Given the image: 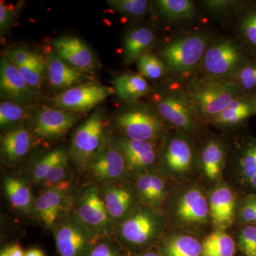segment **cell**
Listing matches in <instances>:
<instances>
[{
    "label": "cell",
    "mask_w": 256,
    "mask_h": 256,
    "mask_svg": "<svg viewBox=\"0 0 256 256\" xmlns=\"http://www.w3.org/2000/svg\"><path fill=\"white\" fill-rule=\"evenodd\" d=\"M238 92L235 82L222 79L203 80L194 85L192 98L203 116L214 118L238 98Z\"/></svg>",
    "instance_id": "1"
},
{
    "label": "cell",
    "mask_w": 256,
    "mask_h": 256,
    "mask_svg": "<svg viewBox=\"0 0 256 256\" xmlns=\"http://www.w3.org/2000/svg\"><path fill=\"white\" fill-rule=\"evenodd\" d=\"M104 132V121L100 112L97 111L80 124L72 138V158L79 166L90 164L98 152Z\"/></svg>",
    "instance_id": "2"
},
{
    "label": "cell",
    "mask_w": 256,
    "mask_h": 256,
    "mask_svg": "<svg viewBox=\"0 0 256 256\" xmlns=\"http://www.w3.org/2000/svg\"><path fill=\"white\" fill-rule=\"evenodd\" d=\"M207 40L202 34H192L170 43L164 47L163 58L175 72L192 70L204 56Z\"/></svg>",
    "instance_id": "3"
},
{
    "label": "cell",
    "mask_w": 256,
    "mask_h": 256,
    "mask_svg": "<svg viewBox=\"0 0 256 256\" xmlns=\"http://www.w3.org/2000/svg\"><path fill=\"white\" fill-rule=\"evenodd\" d=\"M84 226L69 220L56 228V246L60 256H88L96 245V236Z\"/></svg>",
    "instance_id": "4"
},
{
    "label": "cell",
    "mask_w": 256,
    "mask_h": 256,
    "mask_svg": "<svg viewBox=\"0 0 256 256\" xmlns=\"http://www.w3.org/2000/svg\"><path fill=\"white\" fill-rule=\"evenodd\" d=\"M114 92V88L99 84H84L67 89L54 98V105L64 110L87 111Z\"/></svg>",
    "instance_id": "5"
},
{
    "label": "cell",
    "mask_w": 256,
    "mask_h": 256,
    "mask_svg": "<svg viewBox=\"0 0 256 256\" xmlns=\"http://www.w3.org/2000/svg\"><path fill=\"white\" fill-rule=\"evenodd\" d=\"M120 128L132 140L149 142L159 134L160 119L146 109H133L122 112L117 118Z\"/></svg>",
    "instance_id": "6"
},
{
    "label": "cell",
    "mask_w": 256,
    "mask_h": 256,
    "mask_svg": "<svg viewBox=\"0 0 256 256\" xmlns=\"http://www.w3.org/2000/svg\"><path fill=\"white\" fill-rule=\"evenodd\" d=\"M240 60L238 47L232 42L224 40L214 44L206 50L204 56V66L210 75L222 77L234 72Z\"/></svg>",
    "instance_id": "7"
},
{
    "label": "cell",
    "mask_w": 256,
    "mask_h": 256,
    "mask_svg": "<svg viewBox=\"0 0 256 256\" xmlns=\"http://www.w3.org/2000/svg\"><path fill=\"white\" fill-rule=\"evenodd\" d=\"M76 118L69 112L55 108L43 109L37 114L34 132L38 137L54 139L62 137L73 127Z\"/></svg>",
    "instance_id": "8"
},
{
    "label": "cell",
    "mask_w": 256,
    "mask_h": 256,
    "mask_svg": "<svg viewBox=\"0 0 256 256\" xmlns=\"http://www.w3.org/2000/svg\"><path fill=\"white\" fill-rule=\"evenodd\" d=\"M52 45L60 58L80 70H89L94 67L92 50L78 37L64 36L56 38Z\"/></svg>",
    "instance_id": "9"
},
{
    "label": "cell",
    "mask_w": 256,
    "mask_h": 256,
    "mask_svg": "<svg viewBox=\"0 0 256 256\" xmlns=\"http://www.w3.org/2000/svg\"><path fill=\"white\" fill-rule=\"evenodd\" d=\"M78 212L80 222L90 228L102 230L110 224V215L96 188H88L85 192L79 204Z\"/></svg>",
    "instance_id": "10"
},
{
    "label": "cell",
    "mask_w": 256,
    "mask_h": 256,
    "mask_svg": "<svg viewBox=\"0 0 256 256\" xmlns=\"http://www.w3.org/2000/svg\"><path fill=\"white\" fill-rule=\"evenodd\" d=\"M0 87L2 95L12 100L25 101L33 96L32 88L24 80L18 67L5 57L1 60Z\"/></svg>",
    "instance_id": "11"
},
{
    "label": "cell",
    "mask_w": 256,
    "mask_h": 256,
    "mask_svg": "<svg viewBox=\"0 0 256 256\" xmlns=\"http://www.w3.org/2000/svg\"><path fill=\"white\" fill-rule=\"evenodd\" d=\"M158 112L175 127L190 130L194 126V111L188 102L178 96H168L158 102Z\"/></svg>",
    "instance_id": "12"
},
{
    "label": "cell",
    "mask_w": 256,
    "mask_h": 256,
    "mask_svg": "<svg viewBox=\"0 0 256 256\" xmlns=\"http://www.w3.org/2000/svg\"><path fill=\"white\" fill-rule=\"evenodd\" d=\"M126 160L120 150L106 148L98 151L90 163L92 174L100 180H112L122 176Z\"/></svg>",
    "instance_id": "13"
},
{
    "label": "cell",
    "mask_w": 256,
    "mask_h": 256,
    "mask_svg": "<svg viewBox=\"0 0 256 256\" xmlns=\"http://www.w3.org/2000/svg\"><path fill=\"white\" fill-rule=\"evenodd\" d=\"M66 186H57L48 188L38 197L35 204V210L40 220L46 226L54 225L66 202Z\"/></svg>",
    "instance_id": "14"
},
{
    "label": "cell",
    "mask_w": 256,
    "mask_h": 256,
    "mask_svg": "<svg viewBox=\"0 0 256 256\" xmlns=\"http://www.w3.org/2000/svg\"><path fill=\"white\" fill-rule=\"evenodd\" d=\"M156 224L150 216L138 213L124 220L121 226L122 238L133 245H142L154 235Z\"/></svg>",
    "instance_id": "15"
},
{
    "label": "cell",
    "mask_w": 256,
    "mask_h": 256,
    "mask_svg": "<svg viewBox=\"0 0 256 256\" xmlns=\"http://www.w3.org/2000/svg\"><path fill=\"white\" fill-rule=\"evenodd\" d=\"M46 68L50 84L56 88H70L82 80L80 70L69 65L57 55L48 58Z\"/></svg>",
    "instance_id": "16"
},
{
    "label": "cell",
    "mask_w": 256,
    "mask_h": 256,
    "mask_svg": "<svg viewBox=\"0 0 256 256\" xmlns=\"http://www.w3.org/2000/svg\"><path fill=\"white\" fill-rule=\"evenodd\" d=\"M118 146L126 162L133 168H144L156 161V150L150 142L124 139L119 142Z\"/></svg>",
    "instance_id": "17"
},
{
    "label": "cell",
    "mask_w": 256,
    "mask_h": 256,
    "mask_svg": "<svg viewBox=\"0 0 256 256\" xmlns=\"http://www.w3.org/2000/svg\"><path fill=\"white\" fill-rule=\"evenodd\" d=\"M208 205L206 198L197 190L186 192L180 200L178 214L188 222H201L206 220Z\"/></svg>",
    "instance_id": "18"
},
{
    "label": "cell",
    "mask_w": 256,
    "mask_h": 256,
    "mask_svg": "<svg viewBox=\"0 0 256 256\" xmlns=\"http://www.w3.org/2000/svg\"><path fill=\"white\" fill-rule=\"evenodd\" d=\"M30 144L31 137L28 131L24 128H18L2 138V153L8 162H16L28 152Z\"/></svg>",
    "instance_id": "19"
},
{
    "label": "cell",
    "mask_w": 256,
    "mask_h": 256,
    "mask_svg": "<svg viewBox=\"0 0 256 256\" xmlns=\"http://www.w3.org/2000/svg\"><path fill=\"white\" fill-rule=\"evenodd\" d=\"M235 207V198L228 188H220L210 196V210L214 222L218 224L228 223L232 220Z\"/></svg>",
    "instance_id": "20"
},
{
    "label": "cell",
    "mask_w": 256,
    "mask_h": 256,
    "mask_svg": "<svg viewBox=\"0 0 256 256\" xmlns=\"http://www.w3.org/2000/svg\"><path fill=\"white\" fill-rule=\"evenodd\" d=\"M193 154L191 146L184 139L174 138L166 146L165 160L173 171H186L191 166Z\"/></svg>",
    "instance_id": "21"
},
{
    "label": "cell",
    "mask_w": 256,
    "mask_h": 256,
    "mask_svg": "<svg viewBox=\"0 0 256 256\" xmlns=\"http://www.w3.org/2000/svg\"><path fill=\"white\" fill-rule=\"evenodd\" d=\"M154 40V34L148 28H138L130 32L124 43V54L127 60L134 62L139 60L149 50Z\"/></svg>",
    "instance_id": "22"
},
{
    "label": "cell",
    "mask_w": 256,
    "mask_h": 256,
    "mask_svg": "<svg viewBox=\"0 0 256 256\" xmlns=\"http://www.w3.org/2000/svg\"><path fill=\"white\" fill-rule=\"evenodd\" d=\"M118 95L124 100H136L146 95L149 85L140 74H124L112 82Z\"/></svg>",
    "instance_id": "23"
},
{
    "label": "cell",
    "mask_w": 256,
    "mask_h": 256,
    "mask_svg": "<svg viewBox=\"0 0 256 256\" xmlns=\"http://www.w3.org/2000/svg\"><path fill=\"white\" fill-rule=\"evenodd\" d=\"M4 188L13 208L24 212L30 210L32 204V192L24 182L16 178H6Z\"/></svg>",
    "instance_id": "24"
},
{
    "label": "cell",
    "mask_w": 256,
    "mask_h": 256,
    "mask_svg": "<svg viewBox=\"0 0 256 256\" xmlns=\"http://www.w3.org/2000/svg\"><path fill=\"white\" fill-rule=\"evenodd\" d=\"M202 246L203 256H233L235 252V242L225 232L210 234Z\"/></svg>",
    "instance_id": "25"
},
{
    "label": "cell",
    "mask_w": 256,
    "mask_h": 256,
    "mask_svg": "<svg viewBox=\"0 0 256 256\" xmlns=\"http://www.w3.org/2000/svg\"><path fill=\"white\" fill-rule=\"evenodd\" d=\"M254 111V106L248 101L236 98L225 110L214 118V122L224 126H233L246 119Z\"/></svg>",
    "instance_id": "26"
},
{
    "label": "cell",
    "mask_w": 256,
    "mask_h": 256,
    "mask_svg": "<svg viewBox=\"0 0 256 256\" xmlns=\"http://www.w3.org/2000/svg\"><path fill=\"white\" fill-rule=\"evenodd\" d=\"M132 202L130 193L124 188L110 186L105 190L106 210L110 217L119 218L124 216Z\"/></svg>",
    "instance_id": "27"
},
{
    "label": "cell",
    "mask_w": 256,
    "mask_h": 256,
    "mask_svg": "<svg viewBox=\"0 0 256 256\" xmlns=\"http://www.w3.org/2000/svg\"><path fill=\"white\" fill-rule=\"evenodd\" d=\"M224 154L220 144L210 141L206 144L202 153V161L204 171L207 178L214 180L222 172Z\"/></svg>",
    "instance_id": "28"
},
{
    "label": "cell",
    "mask_w": 256,
    "mask_h": 256,
    "mask_svg": "<svg viewBox=\"0 0 256 256\" xmlns=\"http://www.w3.org/2000/svg\"><path fill=\"white\" fill-rule=\"evenodd\" d=\"M168 256H201L202 246L190 236H180L170 239L164 248Z\"/></svg>",
    "instance_id": "29"
},
{
    "label": "cell",
    "mask_w": 256,
    "mask_h": 256,
    "mask_svg": "<svg viewBox=\"0 0 256 256\" xmlns=\"http://www.w3.org/2000/svg\"><path fill=\"white\" fill-rule=\"evenodd\" d=\"M158 5L161 12L171 20L190 18L194 12V4L188 0H160Z\"/></svg>",
    "instance_id": "30"
},
{
    "label": "cell",
    "mask_w": 256,
    "mask_h": 256,
    "mask_svg": "<svg viewBox=\"0 0 256 256\" xmlns=\"http://www.w3.org/2000/svg\"><path fill=\"white\" fill-rule=\"evenodd\" d=\"M67 158L68 154L64 150H55L47 153L37 162L34 168L32 173L34 181L36 182H42L48 173L60 164V162Z\"/></svg>",
    "instance_id": "31"
},
{
    "label": "cell",
    "mask_w": 256,
    "mask_h": 256,
    "mask_svg": "<svg viewBox=\"0 0 256 256\" xmlns=\"http://www.w3.org/2000/svg\"><path fill=\"white\" fill-rule=\"evenodd\" d=\"M25 82L31 88L38 86L41 84L45 64L41 56L36 54L28 63L18 67Z\"/></svg>",
    "instance_id": "32"
},
{
    "label": "cell",
    "mask_w": 256,
    "mask_h": 256,
    "mask_svg": "<svg viewBox=\"0 0 256 256\" xmlns=\"http://www.w3.org/2000/svg\"><path fill=\"white\" fill-rule=\"evenodd\" d=\"M138 66L141 76L150 79L160 78L165 72L163 62L152 55H143L138 60Z\"/></svg>",
    "instance_id": "33"
},
{
    "label": "cell",
    "mask_w": 256,
    "mask_h": 256,
    "mask_svg": "<svg viewBox=\"0 0 256 256\" xmlns=\"http://www.w3.org/2000/svg\"><path fill=\"white\" fill-rule=\"evenodd\" d=\"M25 117L26 111L15 102L4 101L0 105V126L2 128L11 126Z\"/></svg>",
    "instance_id": "34"
},
{
    "label": "cell",
    "mask_w": 256,
    "mask_h": 256,
    "mask_svg": "<svg viewBox=\"0 0 256 256\" xmlns=\"http://www.w3.org/2000/svg\"><path fill=\"white\" fill-rule=\"evenodd\" d=\"M108 2L120 12L132 16H140L144 14L149 4L146 0H114L108 1Z\"/></svg>",
    "instance_id": "35"
},
{
    "label": "cell",
    "mask_w": 256,
    "mask_h": 256,
    "mask_svg": "<svg viewBox=\"0 0 256 256\" xmlns=\"http://www.w3.org/2000/svg\"><path fill=\"white\" fill-rule=\"evenodd\" d=\"M240 248L246 256H256V227H246L239 237Z\"/></svg>",
    "instance_id": "36"
},
{
    "label": "cell",
    "mask_w": 256,
    "mask_h": 256,
    "mask_svg": "<svg viewBox=\"0 0 256 256\" xmlns=\"http://www.w3.org/2000/svg\"><path fill=\"white\" fill-rule=\"evenodd\" d=\"M242 168L244 176L252 181L256 175V144L248 146L244 153L242 161Z\"/></svg>",
    "instance_id": "37"
},
{
    "label": "cell",
    "mask_w": 256,
    "mask_h": 256,
    "mask_svg": "<svg viewBox=\"0 0 256 256\" xmlns=\"http://www.w3.org/2000/svg\"><path fill=\"white\" fill-rule=\"evenodd\" d=\"M68 170V158L60 162L48 173L46 178L42 182L47 188H50L62 184V180L65 178Z\"/></svg>",
    "instance_id": "38"
},
{
    "label": "cell",
    "mask_w": 256,
    "mask_h": 256,
    "mask_svg": "<svg viewBox=\"0 0 256 256\" xmlns=\"http://www.w3.org/2000/svg\"><path fill=\"white\" fill-rule=\"evenodd\" d=\"M237 79L244 89L252 90L256 87V65L245 66L238 70Z\"/></svg>",
    "instance_id": "39"
},
{
    "label": "cell",
    "mask_w": 256,
    "mask_h": 256,
    "mask_svg": "<svg viewBox=\"0 0 256 256\" xmlns=\"http://www.w3.org/2000/svg\"><path fill=\"white\" fill-rule=\"evenodd\" d=\"M35 55L36 54L26 48H18L10 52L9 60L12 64L18 67L28 63Z\"/></svg>",
    "instance_id": "40"
},
{
    "label": "cell",
    "mask_w": 256,
    "mask_h": 256,
    "mask_svg": "<svg viewBox=\"0 0 256 256\" xmlns=\"http://www.w3.org/2000/svg\"><path fill=\"white\" fill-rule=\"evenodd\" d=\"M242 26V31L247 40L256 47V12L248 15Z\"/></svg>",
    "instance_id": "41"
},
{
    "label": "cell",
    "mask_w": 256,
    "mask_h": 256,
    "mask_svg": "<svg viewBox=\"0 0 256 256\" xmlns=\"http://www.w3.org/2000/svg\"><path fill=\"white\" fill-rule=\"evenodd\" d=\"M88 256H120L117 249L111 242H101L96 244Z\"/></svg>",
    "instance_id": "42"
},
{
    "label": "cell",
    "mask_w": 256,
    "mask_h": 256,
    "mask_svg": "<svg viewBox=\"0 0 256 256\" xmlns=\"http://www.w3.org/2000/svg\"><path fill=\"white\" fill-rule=\"evenodd\" d=\"M14 9L4 3L0 4V30L2 32L8 30L14 18Z\"/></svg>",
    "instance_id": "43"
},
{
    "label": "cell",
    "mask_w": 256,
    "mask_h": 256,
    "mask_svg": "<svg viewBox=\"0 0 256 256\" xmlns=\"http://www.w3.org/2000/svg\"><path fill=\"white\" fill-rule=\"evenodd\" d=\"M138 188L143 198L152 201V175L144 174L138 180Z\"/></svg>",
    "instance_id": "44"
},
{
    "label": "cell",
    "mask_w": 256,
    "mask_h": 256,
    "mask_svg": "<svg viewBox=\"0 0 256 256\" xmlns=\"http://www.w3.org/2000/svg\"><path fill=\"white\" fill-rule=\"evenodd\" d=\"M164 184L161 178L152 175V201H158L163 196Z\"/></svg>",
    "instance_id": "45"
},
{
    "label": "cell",
    "mask_w": 256,
    "mask_h": 256,
    "mask_svg": "<svg viewBox=\"0 0 256 256\" xmlns=\"http://www.w3.org/2000/svg\"><path fill=\"white\" fill-rule=\"evenodd\" d=\"M242 217L246 222H256V201L250 202L242 208Z\"/></svg>",
    "instance_id": "46"
},
{
    "label": "cell",
    "mask_w": 256,
    "mask_h": 256,
    "mask_svg": "<svg viewBox=\"0 0 256 256\" xmlns=\"http://www.w3.org/2000/svg\"><path fill=\"white\" fill-rule=\"evenodd\" d=\"M4 250L6 256H24V252H23L21 246L18 244H12L5 248Z\"/></svg>",
    "instance_id": "47"
},
{
    "label": "cell",
    "mask_w": 256,
    "mask_h": 256,
    "mask_svg": "<svg viewBox=\"0 0 256 256\" xmlns=\"http://www.w3.org/2000/svg\"><path fill=\"white\" fill-rule=\"evenodd\" d=\"M24 256H45V254L41 249L31 248L24 252Z\"/></svg>",
    "instance_id": "48"
},
{
    "label": "cell",
    "mask_w": 256,
    "mask_h": 256,
    "mask_svg": "<svg viewBox=\"0 0 256 256\" xmlns=\"http://www.w3.org/2000/svg\"><path fill=\"white\" fill-rule=\"evenodd\" d=\"M160 256L159 254H154V252H146V254H142V256Z\"/></svg>",
    "instance_id": "49"
},
{
    "label": "cell",
    "mask_w": 256,
    "mask_h": 256,
    "mask_svg": "<svg viewBox=\"0 0 256 256\" xmlns=\"http://www.w3.org/2000/svg\"><path fill=\"white\" fill-rule=\"evenodd\" d=\"M250 182L252 183V186H254V188H256V175L255 176V178H252V181Z\"/></svg>",
    "instance_id": "50"
},
{
    "label": "cell",
    "mask_w": 256,
    "mask_h": 256,
    "mask_svg": "<svg viewBox=\"0 0 256 256\" xmlns=\"http://www.w3.org/2000/svg\"><path fill=\"white\" fill-rule=\"evenodd\" d=\"M0 256H6V252H5L4 248L2 249L1 250V254H0Z\"/></svg>",
    "instance_id": "51"
},
{
    "label": "cell",
    "mask_w": 256,
    "mask_h": 256,
    "mask_svg": "<svg viewBox=\"0 0 256 256\" xmlns=\"http://www.w3.org/2000/svg\"><path fill=\"white\" fill-rule=\"evenodd\" d=\"M254 107H255L256 110V102H255V106H254Z\"/></svg>",
    "instance_id": "52"
},
{
    "label": "cell",
    "mask_w": 256,
    "mask_h": 256,
    "mask_svg": "<svg viewBox=\"0 0 256 256\" xmlns=\"http://www.w3.org/2000/svg\"></svg>",
    "instance_id": "53"
}]
</instances>
